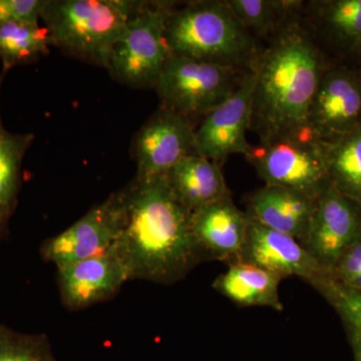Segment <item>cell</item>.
<instances>
[{"instance_id": "17", "label": "cell", "mask_w": 361, "mask_h": 361, "mask_svg": "<svg viewBox=\"0 0 361 361\" xmlns=\"http://www.w3.org/2000/svg\"><path fill=\"white\" fill-rule=\"evenodd\" d=\"M316 201L296 190L265 185L249 195L246 213L266 227L293 237L302 245Z\"/></svg>"}, {"instance_id": "21", "label": "cell", "mask_w": 361, "mask_h": 361, "mask_svg": "<svg viewBox=\"0 0 361 361\" xmlns=\"http://www.w3.org/2000/svg\"><path fill=\"white\" fill-rule=\"evenodd\" d=\"M319 145L331 186L361 206V125Z\"/></svg>"}, {"instance_id": "16", "label": "cell", "mask_w": 361, "mask_h": 361, "mask_svg": "<svg viewBox=\"0 0 361 361\" xmlns=\"http://www.w3.org/2000/svg\"><path fill=\"white\" fill-rule=\"evenodd\" d=\"M301 18L323 51L361 63V0L304 1Z\"/></svg>"}, {"instance_id": "12", "label": "cell", "mask_w": 361, "mask_h": 361, "mask_svg": "<svg viewBox=\"0 0 361 361\" xmlns=\"http://www.w3.org/2000/svg\"><path fill=\"white\" fill-rule=\"evenodd\" d=\"M361 237V206L330 185L316 201L302 246L330 272L342 253Z\"/></svg>"}, {"instance_id": "18", "label": "cell", "mask_w": 361, "mask_h": 361, "mask_svg": "<svg viewBox=\"0 0 361 361\" xmlns=\"http://www.w3.org/2000/svg\"><path fill=\"white\" fill-rule=\"evenodd\" d=\"M164 176L177 200L191 213L230 192L221 166L199 155L186 157Z\"/></svg>"}, {"instance_id": "3", "label": "cell", "mask_w": 361, "mask_h": 361, "mask_svg": "<svg viewBox=\"0 0 361 361\" xmlns=\"http://www.w3.org/2000/svg\"><path fill=\"white\" fill-rule=\"evenodd\" d=\"M170 54L248 73L263 49L240 23L227 0L188 2L173 7L165 30Z\"/></svg>"}, {"instance_id": "13", "label": "cell", "mask_w": 361, "mask_h": 361, "mask_svg": "<svg viewBox=\"0 0 361 361\" xmlns=\"http://www.w3.org/2000/svg\"><path fill=\"white\" fill-rule=\"evenodd\" d=\"M248 221L238 262L258 266L283 279L297 276L311 286L329 274L293 237L266 227L249 215Z\"/></svg>"}, {"instance_id": "26", "label": "cell", "mask_w": 361, "mask_h": 361, "mask_svg": "<svg viewBox=\"0 0 361 361\" xmlns=\"http://www.w3.org/2000/svg\"><path fill=\"white\" fill-rule=\"evenodd\" d=\"M329 275L336 283L361 293V237L341 254Z\"/></svg>"}, {"instance_id": "9", "label": "cell", "mask_w": 361, "mask_h": 361, "mask_svg": "<svg viewBox=\"0 0 361 361\" xmlns=\"http://www.w3.org/2000/svg\"><path fill=\"white\" fill-rule=\"evenodd\" d=\"M361 125V82L355 68L330 63L323 73L308 114V129L329 142Z\"/></svg>"}, {"instance_id": "5", "label": "cell", "mask_w": 361, "mask_h": 361, "mask_svg": "<svg viewBox=\"0 0 361 361\" xmlns=\"http://www.w3.org/2000/svg\"><path fill=\"white\" fill-rule=\"evenodd\" d=\"M174 6L170 1H140L111 51L106 68L111 78L135 89L156 87L171 54L165 30Z\"/></svg>"}, {"instance_id": "14", "label": "cell", "mask_w": 361, "mask_h": 361, "mask_svg": "<svg viewBox=\"0 0 361 361\" xmlns=\"http://www.w3.org/2000/svg\"><path fill=\"white\" fill-rule=\"evenodd\" d=\"M129 274L115 249L58 268L61 302L71 311L82 310L115 296Z\"/></svg>"}, {"instance_id": "11", "label": "cell", "mask_w": 361, "mask_h": 361, "mask_svg": "<svg viewBox=\"0 0 361 361\" xmlns=\"http://www.w3.org/2000/svg\"><path fill=\"white\" fill-rule=\"evenodd\" d=\"M133 151L135 176L165 175L183 159L197 155L193 121L161 106L137 132Z\"/></svg>"}, {"instance_id": "8", "label": "cell", "mask_w": 361, "mask_h": 361, "mask_svg": "<svg viewBox=\"0 0 361 361\" xmlns=\"http://www.w3.org/2000/svg\"><path fill=\"white\" fill-rule=\"evenodd\" d=\"M123 189L111 194L70 228L45 240L39 249L42 260L56 268L104 253L115 245L126 223Z\"/></svg>"}, {"instance_id": "20", "label": "cell", "mask_w": 361, "mask_h": 361, "mask_svg": "<svg viewBox=\"0 0 361 361\" xmlns=\"http://www.w3.org/2000/svg\"><path fill=\"white\" fill-rule=\"evenodd\" d=\"M6 75L0 73V97ZM33 141L32 133L14 134L7 130L0 108V243L8 234L9 222L18 206L23 159Z\"/></svg>"}, {"instance_id": "27", "label": "cell", "mask_w": 361, "mask_h": 361, "mask_svg": "<svg viewBox=\"0 0 361 361\" xmlns=\"http://www.w3.org/2000/svg\"><path fill=\"white\" fill-rule=\"evenodd\" d=\"M47 0H0V25L11 21L39 23Z\"/></svg>"}, {"instance_id": "2", "label": "cell", "mask_w": 361, "mask_h": 361, "mask_svg": "<svg viewBox=\"0 0 361 361\" xmlns=\"http://www.w3.org/2000/svg\"><path fill=\"white\" fill-rule=\"evenodd\" d=\"M329 59L300 16L277 33L261 51L250 130L260 142L308 129V114Z\"/></svg>"}, {"instance_id": "25", "label": "cell", "mask_w": 361, "mask_h": 361, "mask_svg": "<svg viewBox=\"0 0 361 361\" xmlns=\"http://www.w3.org/2000/svg\"><path fill=\"white\" fill-rule=\"evenodd\" d=\"M0 361H56L45 334H21L0 325Z\"/></svg>"}, {"instance_id": "19", "label": "cell", "mask_w": 361, "mask_h": 361, "mask_svg": "<svg viewBox=\"0 0 361 361\" xmlns=\"http://www.w3.org/2000/svg\"><path fill=\"white\" fill-rule=\"evenodd\" d=\"M214 280L212 287L239 307H269L283 311L279 284L283 278L253 264L231 263Z\"/></svg>"}, {"instance_id": "6", "label": "cell", "mask_w": 361, "mask_h": 361, "mask_svg": "<svg viewBox=\"0 0 361 361\" xmlns=\"http://www.w3.org/2000/svg\"><path fill=\"white\" fill-rule=\"evenodd\" d=\"M246 73L171 54L155 89L161 106L194 122L231 97Z\"/></svg>"}, {"instance_id": "10", "label": "cell", "mask_w": 361, "mask_h": 361, "mask_svg": "<svg viewBox=\"0 0 361 361\" xmlns=\"http://www.w3.org/2000/svg\"><path fill=\"white\" fill-rule=\"evenodd\" d=\"M255 71L244 75L231 97L209 113L196 130V154L218 165L234 154L247 156L252 146L247 141L250 130Z\"/></svg>"}, {"instance_id": "15", "label": "cell", "mask_w": 361, "mask_h": 361, "mask_svg": "<svg viewBox=\"0 0 361 361\" xmlns=\"http://www.w3.org/2000/svg\"><path fill=\"white\" fill-rule=\"evenodd\" d=\"M248 223V215L235 205L230 192L192 213V232L204 261L238 262Z\"/></svg>"}, {"instance_id": "7", "label": "cell", "mask_w": 361, "mask_h": 361, "mask_svg": "<svg viewBox=\"0 0 361 361\" xmlns=\"http://www.w3.org/2000/svg\"><path fill=\"white\" fill-rule=\"evenodd\" d=\"M246 159L266 185L296 190L315 200L331 185L319 141L310 129L260 142Z\"/></svg>"}, {"instance_id": "28", "label": "cell", "mask_w": 361, "mask_h": 361, "mask_svg": "<svg viewBox=\"0 0 361 361\" xmlns=\"http://www.w3.org/2000/svg\"><path fill=\"white\" fill-rule=\"evenodd\" d=\"M356 71H357L358 77H360V80L361 82V63L358 65L357 68H355Z\"/></svg>"}, {"instance_id": "1", "label": "cell", "mask_w": 361, "mask_h": 361, "mask_svg": "<svg viewBox=\"0 0 361 361\" xmlns=\"http://www.w3.org/2000/svg\"><path fill=\"white\" fill-rule=\"evenodd\" d=\"M126 223L113 248L130 280L171 285L203 262L192 213L173 194L165 176L137 177L123 188Z\"/></svg>"}, {"instance_id": "4", "label": "cell", "mask_w": 361, "mask_h": 361, "mask_svg": "<svg viewBox=\"0 0 361 361\" xmlns=\"http://www.w3.org/2000/svg\"><path fill=\"white\" fill-rule=\"evenodd\" d=\"M140 1L47 0L40 20L52 45L87 63L108 68L111 51Z\"/></svg>"}, {"instance_id": "24", "label": "cell", "mask_w": 361, "mask_h": 361, "mask_svg": "<svg viewBox=\"0 0 361 361\" xmlns=\"http://www.w3.org/2000/svg\"><path fill=\"white\" fill-rule=\"evenodd\" d=\"M312 287L341 317L353 349V360L361 361V293L336 283L329 274L320 278Z\"/></svg>"}, {"instance_id": "23", "label": "cell", "mask_w": 361, "mask_h": 361, "mask_svg": "<svg viewBox=\"0 0 361 361\" xmlns=\"http://www.w3.org/2000/svg\"><path fill=\"white\" fill-rule=\"evenodd\" d=\"M52 45L47 28L39 23L11 21L0 25V59L2 71L28 65L49 54Z\"/></svg>"}, {"instance_id": "22", "label": "cell", "mask_w": 361, "mask_h": 361, "mask_svg": "<svg viewBox=\"0 0 361 361\" xmlns=\"http://www.w3.org/2000/svg\"><path fill=\"white\" fill-rule=\"evenodd\" d=\"M240 23L256 39L269 42L287 23L300 16V0H227Z\"/></svg>"}]
</instances>
